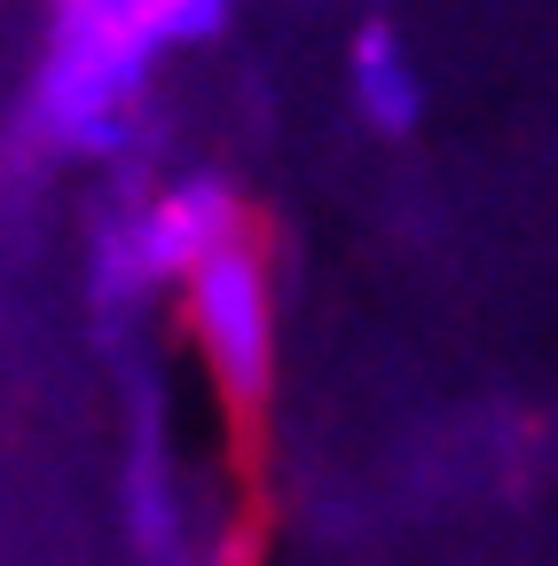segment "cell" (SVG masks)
<instances>
[{
  "label": "cell",
  "instance_id": "2",
  "mask_svg": "<svg viewBox=\"0 0 558 566\" xmlns=\"http://www.w3.org/2000/svg\"><path fill=\"white\" fill-rule=\"evenodd\" d=\"M244 229H252V212L221 174H173V181L118 197L95 221V260H87L95 307L103 315H143L150 300H173Z\"/></svg>",
  "mask_w": 558,
  "mask_h": 566
},
{
  "label": "cell",
  "instance_id": "5",
  "mask_svg": "<svg viewBox=\"0 0 558 566\" xmlns=\"http://www.w3.org/2000/svg\"><path fill=\"white\" fill-rule=\"evenodd\" d=\"M134 24L150 32V48H197V40H213L229 24V0H126Z\"/></svg>",
  "mask_w": 558,
  "mask_h": 566
},
{
  "label": "cell",
  "instance_id": "1",
  "mask_svg": "<svg viewBox=\"0 0 558 566\" xmlns=\"http://www.w3.org/2000/svg\"><path fill=\"white\" fill-rule=\"evenodd\" d=\"M158 48L134 24L126 0H55L48 17V63L32 80L24 126L9 142V174L48 166H110L143 134Z\"/></svg>",
  "mask_w": 558,
  "mask_h": 566
},
{
  "label": "cell",
  "instance_id": "4",
  "mask_svg": "<svg viewBox=\"0 0 558 566\" xmlns=\"http://www.w3.org/2000/svg\"><path fill=\"white\" fill-rule=\"evenodd\" d=\"M346 95H355V118L370 134H409L417 111H425V80H417L409 63V40L393 24H362L355 48H346Z\"/></svg>",
  "mask_w": 558,
  "mask_h": 566
},
{
  "label": "cell",
  "instance_id": "3",
  "mask_svg": "<svg viewBox=\"0 0 558 566\" xmlns=\"http://www.w3.org/2000/svg\"><path fill=\"white\" fill-rule=\"evenodd\" d=\"M173 307H181L189 354L213 378L229 424L236 433H260L267 394H275V268H267V244L252 229L236 244H221L173 292Z\"/></svg>",
  "mask_w": 558,
  "mask_h": 566
}]
</instances>
